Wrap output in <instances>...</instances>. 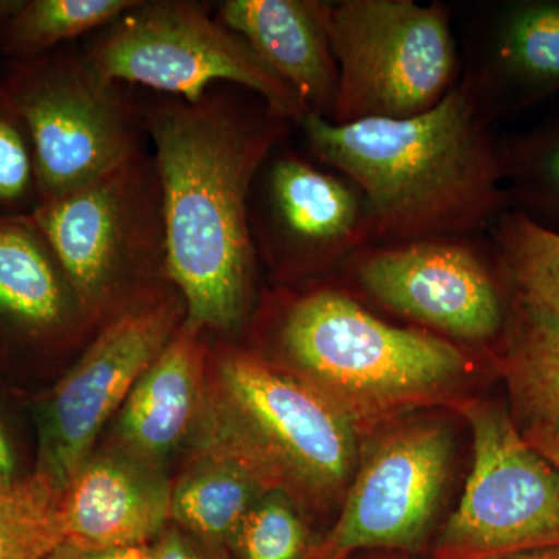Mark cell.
<instances>
[{"label":"cell","instance_id":"13","mask_svg":"<svg viewBox=\"0 0 559 559\" xmlns=\"http://www.w3.org/2000/svg\"><path fill=\"white\" fill-rule=\"evenodd\" d=\"M274 153L255 180L259 205L250 226L255 249L282 277L325 271L371 241L369 204L352 180L293 151Z\"/></svg>","mask_w":559,"mask_h":559},{"label":"cell","instance_id":"6","mask_svg":"<svg viewBox=\"0 0 559 559\" xmlns=\"http://www.w3.org/2000/svg\"><path fill=\"white\" fill-rule=\"evenodd\" d=\"M84 57L103 79L197 102L216 84L253 92L283 119L310 110L237 33L190 0H139L102 28Z\"/></svg>","mask_w":559,"mask_h":559},{"label":"cell","instance_id":"4","mask_svg":"<svg viewBox=\"0 0 559 559\" xmlns=\"http://www.w3.org/2000/svg\"><path fill=\"white\" fill-rule=\"evenodd\" d=\"M194 450L240 460L299 506L344 498L362 437L347 415L260 353L221 349L207 373Z\"/></svg>","mask_w":559,"mask_h":559},{"label":"cell","instance_id":"3","mask_svg":"<svg viewBox=\"0 0 559 559\" xmlns=\"http://www.w3.org/2000/svg\"><path fill=\"white\" fill-rule=\"evenodd\" d=\"M271 345L272 360L322 393L362 439L401 415L451 400L474 371L468 349L384 322L329 288L283 301Z\"/></svg>","mask_w":559,"mask_h":559},{"label":"cell","instance_id":"19","mask_svg":"<svg viewBox=\"0 0 559 559\" xmlns=\"http://www.w3.org/2000/svg\"><path fill=\"white\" fill-rule=\"evenodd\" d=\"M270 491L240 460L194 450L189 466L173 484L170 520L207 546L224 550L242 518Z\"/></svg>","mask_w":559,"mask_h":559},{"label":"cell","instance_id":"26","mask_svg":"<svg viewBox=\"0 0 559 559\" xmlns=\"http://www.w3.org/2000/svg\"><path fill=\"white\" fill-rule=\"evenodd\" d=\"M40 205L35 151L27 127L0 87V216H33Z\"/></svg>","mask_w":559,"mask_h":559},{"label":"cell","instance_id":"22","mask_svg":"<svg viewBox=\"0 0 559 559\" xmlns=\"http://www.w3.org/2000/svg\"><path fill=\"white\" fill-rule=\"evenodd\" d=\"M499 150L510 209L559 234V112Z\"/></svg>","mask_w":559,"mask_h":559},{"label":"cell","instance_id":"27","mask_svg":"<svg viewBox=\"0 0 559 559\" xmlns=\"http://www.w3.org/2000/svg\"><path fill=\"white\" fill-rule=\"evenodd\" d=\"M150 559H227L223 549L207 546L179 527L165 528L150 546Z\"/></svg>","mask_w":559,"mask_h":559},{"label":"cell","instance_id":"11","mask_svg":"<svg viewBox=\"0 0 559 559\" xmlns=\"http://www.w3.org/2000/svg\"><path fill=\"white\" fill-rule=\"evenodd\" d=\"M187 319L179 290L110 320L92 337L44 412L38 473L64 491L103 426Z\"/></svg>","mask_w":559,"mask_h":559},{"label":"cell","instance_id":"9","mask_svg":"<svg viewBox=\"0 0 559 559\" xmlns=\"http://www.w3.org/2000/svg\"><path fill=\"white\" fill-rule=\"evenodd\" d=\"M473 465L430 559H498L559 547V469L530 447L506 411L463 404Z\"/></svg>","mask_w":559,"mask_h":559},{"label":"cell","instance_id":"25","mask_svg":"<svg viewBox=\"0 0 559 559\" xmlns=\"http://www.w3.org/2000/svg\"><path fill=\"white\" fill-rule=\"evenodd\" d=\"M318 543L299 503L270 491L242 518L227 549L238 559H311Z\"/></svg>","mask_w":559,"mask_h":559},{"label":"cell","instance_id":"21","mask_svg":"<svg viewBox=\"0 0 559 559\" xmlns=\"http://www.w3.org/2000/svg\"><path fill=\"white\" fill-rule=\"evenodd\" d=\"M139 0H28L11 2L0 20V50L31 60L92 31H102Z\"/></svg>","mask_w":559,"mask_h":559},{"label":"cell","instance_id":"29","mask_svg":"<svg viewBox=\"0 0 559 559\" xmlns=\"http://www.w3.org/2000/svg\"><path fill=\"white\" fill-rule=\"evenodd\" d=\"M524 439L528 441L530 447L549 460L555 468L559 469V433L557 430L544 428V426H528L522 430Z\"/></svg>","mask_w":559,"mask_h":559},{"label":"cell","instance_id":"5","mask_svg":"<svg viewBox=\"0 0 559 559\" xmlns=\"http://www.w3.org/2000/svg\"><path fill=\"white\" fill-rule=\"evenodd\" d=\"M33 218L100 326L178 290L168 270L159 173L146 151L83 189L44 202Z\"/></svg>","mask_w":559,"mask_h":559},{"label":"cell","instance_id":"17","mask_svg":"<svg viewBox=\"0 0 559 559\" xmlns=\"http://www.w3.org/2000/svg\"><path fill=\"white\" fill-rule=\"evenodd\" d=\"M202 331L183 320L135 382L117 421V450L162 468L197 429L204 409L209 349Z\"/></svg>","mask_w":559,"mask_h":559},{"label":"cell","instance_id":"24","mask_svg":"<svg viewBox=\"0 0 559 559\" xmlns=\"http://www.w3.org/2000/svg\"><path fill=\"white\" fill-rule=\"evenodd\" d=\"M491 230L514 294L559 312V234L511 209L495 221Z\"/></svg>","mask_w":559,"mask_h":559},{"label":"cell","instance_id":"2","mask_svg":"<svg viewBox=\"0 0 559 559\" xmlns=\"http://www.w3.org/2000/svg\"><path fill=\"white\" fill-rule=\"evenodd\" d=\"M491 119L465 73L428 112L411 119L297 123L322 164L352 180L369 204L371 241L459 238L510 209Z\"/></svg>","mask_w":559,"mask_h":559},{"label":"cell","instance_id":"32","mask_svg":"<svg viewBox=\"0 0 559 559\" xmlns=\"http://www.w3.org/2000/svg\"><path fill=\"white\" fill-rule=\"evenodd\" d=\"M11 2H0V20H2L3 16H5L7 11L10 9Z\"/></svg>","mask_w":559,"mask_h":559},{"label":"cell","instance_id":"12","mask_svg":"<svg viewBox=\"0 0 559 559\" xmlns=\"http://www.w3.org/2000/svg\"><path fill=\"white\" fill-rule=\"evenodd\" d=\"M356 274L371 299L447 340L485 344L506 329L510 305L502 285L460 237L370 250Z\"/></svg>","mask_w":559,"mask_h":559},{"label":"cell","instance_id":"1","mask_svg":"<svg viewBox=\"0 0 559 559\" xmlns=\"http://www.w3.org/2000/svg\"><path fill=\"white\" fill-rule=\"evenodd\" d=\"M139 108L159 173L168 270L186 320L202 331H237L252 310L255 282L250 198L294 123L234 84H216L197 102L156 95Z\"/></svg>","mask_w":559,"mask_h":559},{"label":"cell","instance_id":"7","mask_svg":"<svg viewBox=\"0 0 559 559\" xmlns=\"http://www.w3.org/2000/svg\"><path fill=\"white\" fill-rule=\"evenodd\" d=\"M0 87L31 134L40 204L90 186L145 151L139 103L72 46L11 61Z\"/></svg>","mask_w":559,"mask_h":559},{"label":"cell","instance_id":"8","mask_svg":"<svg viewBox=\"0 0 559 559\" xmlns=\"http://www.w3.org/2000/svg\"><path fill=\"white\" fill-rule=\"evenodd\" d=\"M331 47L340 69L333 123L411 119L462 79L451 13L439 2H334Z\"/></svg>","mask_w":559,"mask_h":559},{"label":"cell","instance_id":"23","mask_svg":"<svg viewBox=\"0 0 559 559\" xmlns=\"http://www.w3.org/2000/svg\"><path fill=\"white\" fill-rule=\"evenodd\" d=\"M62 489L36 471L0 479V559H47L66 543Z\"/></svg>","mask_w":559,"mask_h":559},{"label":"cell","instance_id":"20","mask_svg":"<svg viewBox=\"0 0 559 559\" xmlns=\"http://www.w3.org/2000/svg\"><path fill=\"white\" fill-rule=\"evenodd\" d=\"M503 373L528 426L559 433V312L511 294Z\"/></svg>","mask_w":559,"mask_h":559},{"label":"cell","instance_id":"10","mask_svg":"<svg viewBox=\"0 0 559 559\" xmlns=\"http://www.w3.org/2000/svg\"><path fill=\"white\" fill-rule=\"evenodd\" d=\"M360 443L340 518L311 559L371 550L412 557L428 539L450 476V429L429 419L389 423Z\"/></svg>","mask_w":559,"mask_h":559},{"label":"cell","instance_id":"18","mask_svg":"<svg viewBox=\"0 0 559 559\" xmlns=\"http://www.w3.org/2000/svg\"><path fill=\"white\" fill-rule=\"evenodd\" d=\"M98 325L76 297L33 216H0V329L55 341Z\"/></svg>","mask_w":559,"mask_h":559},{"label":"cell","instance_id":"28","mask_svg":"<svg viewBox=\"0 0 559 559\" xmlns=\"http://www.w3.org/2000/svg\"><path fill=\"white\" fill-rule=\"evenodd\" d=\"M47 559H150V546L121 547V549L83 550L66 540Z\"/></svg>","mask_w":559,"mask_h":559},{"label":"cell","instance_id":"15","mask_svg":"<svg viewBox=\"0 0 559 559\" xmlns=\"http://www.w3.org/2000/svg\"><path fill=\"white\" fill-rule=\"evenodd\" d=\"M333 9L326 0H226L216 20L240 35L305 108L331 120L340 84Z\"/></svg>","mask_w":559,"mask_h":559},{"label":"cell","instance_id":"31","mask_svg":"<svg viewBox=\"0 0 559 559\" xmlns=\"http://www.w3.org/2000/svg\"><path fill=\"white\" fill-rule=\"evenodd\" d=\"M16 471V459L2 426H0V479L13 480Z\"/></svg>","mask_w":559,"mask_h":559},{"label":"cell","instance_id":"14","mask_svg":"<svg viewBox=\"0 0 559 559\" xmlns=\"http://www.w3.org/2000/svg\"><path fill=\"white\" fill-rule=\"evenodd\" d=\"M162 468L116 450L91 455L62 492L66 540L83 550L151 546L170 521Z\"/></svg>","mask_w":559,"mask_h":559},{"label":"cell","instance_id":"16","mask_svg":"<svg viewBox=\"0 0 559 559\" xmlns=\"http://www.w3.org/2000/svg\"><path fill=\"white\" fill-rule=\"evenodd\" d=\"M465 75L491 120L559 94V0L499 3Z\"/></svg>","mask_w":559,"mask_h":559},{"label":"cell","instance_id":"30","mask_svg":"<svg viewBox=\"0 0 559 559\" xmlns=\"http://www.w3.org/2000/svg\"><path fill=\"white\" fill-rule=\"evenodd\" d=\"M356 559H430V558H415L406 557V555H370V557H362ZM498 559H559V547H550V549H539L522 551V554L510 555Z\"/></svg>","mask_w":559,"mask_h":559}]
</instances>
